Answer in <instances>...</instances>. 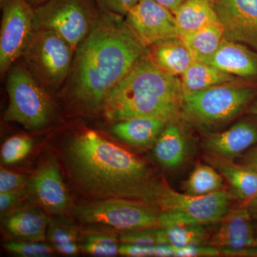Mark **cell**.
I'll return each instance as SVG.
<instances>
[{
    "instance_id": "cell-14",
    "label": "cell",
    "mask_w": 257,
    "mask_h": 257,
    "mask_svg": "<svg viewBox=\"0 0 257 257\" xmlns=\"http://www.w3.org/2000/svg\"><path fill=\"white\" fill-rule=\"evenodd\" d=\"M252 216L246 204L231 209L220 220L208 245L218 249L257 248V235Z\"/></svg>"
},
{
    "instance_id": "cell-40",
    "label": "cell",
    "mask_w": 257,
    "mask_h": 257,
    "mask_svg": "<svg viewBox=\"0 0 257 257\" xmlns=\"http://www.w3.org/2000/svg\"><path fill=\"white\" fill-rule=\"evenodd\" d=\"M247 206L248 209H249L251 214H257V198L251 199L247 203H244Z\"/></svg>"
},
{
    "instance_id": "cell-5",
    "label": "cell",
    "mask_w": 257,
    "mask_h": 257,
    "mask_svg": "<svg viewBox=\"0 0 257 257\" xmlns=\"http://www.w3.org/2000/svg\"><path fill=\"white\" fill-rule=\"evenodd\" d=\"M8 72L9 104L4 114L5 121L18 122L31 130L46 126L53 106L45 88L22 62L16 61Z\"/></svg>"
},
{
    "instance_id": "cell-22",
    "label": "cell",
    "mask_w": 257,
    "mask_h": 257,
    "mask_svg": "<svg viewBox=\"0 0 257 257\" xmlns=\"http://www.w3.org/2000/svg\"><path fill=\"white\" fill-rule=\"evenodd\" d=\"M174 15L180 37L219 22L212 0H187Z\"/></svg>"
},
{
    "instance_id": "cell-3",
    "label": "cell",
    "mask_w": 257,
    "mask_h": 257,
    "mask_svg": "<svg viewBox=\"0 0 257 257\" xmlns=\"http://www.w3.org/2000/svg\"><path fill=\"white\" fill-rule=\"evenodd\" d=\"M181 79L161 70L147 52L106 97L102 110L111 121L156 116L175 121L182 113Z\"/></svg>"
},
{
    "instance_id": "cell-37",
    "label": "cell",
    "mask_w": 257,
    "mask_h": 257,
    "mask_svg": "<svg viewBox=\"0 0 257 257\" xmlns=\"http://www.w3.org/2000/svg\"><path fill=\"white\" fill-rule=\"evenodd\" d=\"M221 255L225 256H256L257 248H242V249H219Z\"/></svg>"
},
{
    "instance_id": "cell-10",
    "label": "cell",
    "mask_w": 257,
    "mask_h": 257,
    "mask_svg": "<svg viewBox=\"0 0 257 257\" xmlns=\"http://www.w3.org/2000/svg\"><path fill=\"white\" fill-rule=\"evenodd\" d=\"M2 9L0 71L3 75L23 56L35 30L34 8L28 0H8Z\"/></svg>"
},
{
    "instance_id": "cell-31",
    "label": "cell",
    "mask_w": 257,
    "mask_h": 257,
    "mask_svg": "<svg viewBox=\"0 0 257 257\" xmlns=\"http://www.w3.org/2000/svg\"><path fill=\"white\" fill-rule=\"evenodd\" d=\"M4 247L15 256L22 257L51 256L55 252L52 245L42 241H9L5 243Z\"/></svg>"
},
{
    "instance_id": "cell-32",
    "label": "cell",
    "mask_w": 257,
    "mask_h": 257,
    "mask_svg": "<svg viewBox=\"0 0 257 257\" xmlns=\"http://www.w3.org/2000/svg\"><path fill=\"white\" fill-rule=\"evenodd\" d=\"M140 0H94L102 12L125 18Z\"/></svg>"
},
{
    "instance_id": "cell-42",
    "label": "cell",
    "mask_w": 257,
    "mask_h": 257,
    "mask_svg": "<svg viewBox=\"0 0 257 257\" xmlns=\"http://www.w3.org/2000/svg\"><path fill=\"white\" fill-rule=\"evenodd\" d=\"M28 1L33 8H35V7L45 3V2L48 1V0H28Z\"/></svg>"
},
{
    "instance_id": "cell-2",
    "label": "cell",
    "mask_w": 257,
    "mask_h": 257,
    "mask_svg": "<svg viewBox=\"0 0 257 257\" xmlns=\"http://www.w3.org/2000/svg\"><path fill=\"white\" fill-rule=\"evenodd\" d=\"M64 162L76 186L98 200L145 202L158 178L141 159L93 131L71 140L64 152Z\"/></svg>"
},
{
    "instance_id": "cell-12",
    "label": "cell",
    "mask_w": 257,
    "mask_h": 257,
    "mask_svg": "<svg viewBox=\"0 0 257 257\" xmlns=\"http://www.w3.org/2000/svg\"><path fill=\"white\" fill-rule=\"evenodd\" d=\"M214 8L225 40L257 50V0H218Z\"/></svg>"
},
{
    "instance_id": "cell-24",
    "label": "cell",
    "mask_w": 257,
    "mask_h": 257,
    "mask_svg": "<svg viewBox=\"0 0 257 257\" xmlns=\"http://www.w3.org/2000/svg\"><path fill=\"white\" fill-rule=\"evenodd\" d=\"M180 38L195 61L205 62L215 53L224 41V29L218 22L181 36Z\"/></svg>"
},
{
    "instance_id": "cell-15",
    "label": "cell",
    "mask_w": 257,
    "mask_h": 257,
    "mask_svg": "<svg viewBox=\"0 0 257 257\" xmlns=\"http://www.w3.org/2000/svg\"><path fill=\"white\" fill-rule=\"evenodd\" d=\"M257 144V123L241 119L228 130L211 134L205 139L204 147L209 156L232 161Z\"/></svg>"
},
{
    "instance_id": "cell-45",
    "label": "cell",
    "mask_w": 257,
    "mask_h": 257,
    "mask_svg": "<svg viewBox=\"0 0 257 257\" xmlns=\"http://www.w3.org/2000/svg\"><path fill=\"white\" fill-rule=\"evenodd\" d=\"M249 166H251V167H253V168H254L255 170H256L257 171V166H251V165H249ZM255 198H257V194H256V195L255 196V197L253 198V199H255Z\"/></svg>"
},
{
    "instance_id": "cell-8",
    "label": "cell",
    "mask_w": 257,
    "mask_h": 257,
    "mask_svg": "<svg viewBox=\"0 0 257 257\" xmlns=\"http://www.w3.org/2000/svg\"><path fill=\"white\" fill-rule=\"evenodd\" d=\"M161 213L152 204L125 199H101L74 209L76 216L84 222L109 225L124 231L160 227Z\"/></svg>"
},
{
    "instance_id": "cell-7",
    "label": "cell",
    "mask_w": 257,
    "mask_h": 257,
    "mask_svg": "<svg viewBox=\"0 0 257 257\" xmlns=\"http://www.w3.org/2000/svg\"><path fill=\"white\" fill-rule=\"evenodd\" d=\"M75 52L60 35L35 30L23 56L32 75L44 87H57L69 75Z\"/></svg>"
},
{
    "instance_id": "cell-11",
    "label": "cell",
    "mask_w": 257,
    "mask_h": 257,
    "mask_svg": "<svg viewBox=\"0 0 257 257\" xmlns=\"http://www.w3.org/2000/svg\"><path fill=\"white\" fill-rule=\"evenodd\" d=\"M124 20L146 48L180 37L175 15L155 0H140L128 12Z\"/></svg>"
},
{
    "instance_id": "cell-26",
    "label": "cell",
    "mask_w": 257,
    "mask_h": 257,
    "mask_svg": "<svg viewBox=\"0 0 257 257\" xmlns=\"http://www.w3.org/2000/svg\"><path fill=\"white\" fill-rule=\"evenodd\" d=\"M165 231L169 245L175 248L208 244L204 224L182 223L162 228Z\"/></svg>"
},
{
    "instance_id": "cell-4",
    "label": "cell",
    "mask_w": 257,
    "mask_h": 257,
    "mask_svg": "<svg viewBox=\"0 0 257 257\" xmlns=\"http://www.w3.org/2000/svg\"><path fill=\"white\" fill-rule=\"evenodd\" d=\"M256 94V88L224 83L183 95L182 113L203 127L220 125L237 116Z\"/></svg>"
},
{
    "instance_id": "cell-38",
    "label": "cell",
    "mask_w": 257,
    "mask_h": 257,
    "mask_svg": "<svg viewBox=\"0 0 257 257\" xmlns=\"http://www.w3.org/2000/svg\"><path fill=\"white\" fill-rule=\"evenodd\" d=\"M155 1L168 10L172 14H175L179 7L184 4L187 0H155Z\"/></svg>"
},
{
    "instance_id": "cell-30",
    "label": "cell",
    "mask_w": 257,
    "mask_h": 257,
    "mask_svg": "<svg viewBox=\"0 0 257 257\" xmlns=\"http://www.w3.org/2000/svg\"><path fill=\"white\" fill-rule=\"evenodd\" d=\"M33 147L31 138L25 135H16L8 139L1 150V161L5 165H13L28 156Z\"/></svg>"
},
{
    "instance_id": "cell-29",
    "label": "cell",
    "mask_w": 257,
    "mask_h": 257,
    "mask_svg": "<svg viewBox=\"0 0 257 257\" xmlns=\"http://www.w3.org/2000/svg\"><path fill=\"white\" fill-rule=\"evenodd\" d=\"M120 241L139 246L169 245L165 230L162 228H149L127 230L120 236Z\"/></svg>"
},
{
    "instance_id": "cell-33",
    "label": "cell",
    "mask_w": 257,
    "mask_h": 257,
    "mask_svg": "<svg viewBox=\"0 0 257 257\" xmlns=\"http://www.w3.org/2000/svg\"><path fill=\"white\" fill-rule=\"evenodd\" d=\"M27 185H28V182L25 176L2 169L0 172V193L19 190Z\"/></svg>"
},
{
    "instance_id": "cell-39",
    "label": "cell",
    "mask_w": 257,
    "mask_h": 257,
    "mask_svg": "<svg viewBox=\"0 0 257 257\" xmlns=\"http://www.w3.org/2000/svg\"><path fill=\"white\" fill-rule=\"evenodd\" d=\"M244 165L257 166V146L243 156Z\"/></svg>"
},
{
    "instance_id": "cell-41",
    "label": "cell",
    "mask_w": 257,
    "mask_h": 257,
    "mask_svg": "<svg viewBox=\"0 0 257 257\" xmlns=\"http://www.w3.org/2000/svg\"><path fill=\"white\" fill-rule=\"evenodd\" d=\"M248 112L257 116V100L252 103L250 107L248 108Z\"/></svg>"
},
{
    "instance_id": "cell-20",
    "label": "cell",
    "mask_w": 257,
    "mask_h": 257,
    "mask_svg": "<svg viewBox=\"0 0 257 257\" xmlns=\"http://www.w3.org/2000/svg\"><path fill=\"white\" fill-rule=\"evenodd\" d=\"M188 153V145L182 128L175 121L167 124L155 143L154 155L164 167L174 169L182 165Z\"/></svg>"
},
{
    "instance_id": "cell-44",
    "label": "cell",
    "mask_w": 257,
    "mask_h": 257,
    "mask_svg": "<svg viewBox=\"0 0 257 257\" xmlns=\"http://www.w3.org/2000/svg\"><path fill=\"white\" fill-rule=\"evenodd\" d=\"M8 1V0H0V5H1V8L5 4V3Z\"/></svg>"
},
{
    "instance_id": "cell-36",
    "label": "cell",
    "mask_w": 257,
    "mask_h": 257,
    "mask_svg": "<svg viewBox=\"0 0 257 257\" xmlns=\"http://www.w3.org/2000/svg\"><path fill=\"white\" fill-rule=\"evenodd\" d=\"M24 189L0 193V211L2 214L13 207L23 197Z\"/></svg>"
},
{
    "instance_id": "cell-16",
    "label": "cell",
    "mask_w": 257,
    "mask_h": 257,
    "mask_svg": "<svg viewBox=\"0 0 257 257\" xmlns=\"http://www.w3.org/2000/svg\"><path fill=\"white\" fill-rule=\"evenodd\" d=\"M204 63L235 77H257V54L239 42L224 39L215 53Z\"/></svg>"
},
{
    "instance_id": "cell-1",
    "label": "cell",
    "mask_w": 257,
    "mask_h": 257,
    "mask_svg": "<svg viewBox=\"0 0 257 257\" xmlns=\"http://www.w3.org/2000/svg\"><path fill=\"white\" fill-rule=\"evenodd\" d=\"M147 52L124 18L101 11L74 54L67 86L69 99L83 111L102 110L111 91Z\"/></svg>"
},
{
    "instance_id": "cell-35",
    "label": "cell",
    "mask_w": 257,
    "mask_h": 257,
    "mask_svg": "<svg viewBox=\"0 0 257 257\" xmlns=\"http://www.w3.org/2000/svg\"><path fill=\"white\" fill-rule=\"evenodd\" d=\"M119 254L124 256H155V246H139L122 243L119 246Z\"/></svg>"
},
{
    "instance_id": "cell-23",
    "label": "cell",
    "mask_w": 257,
    "mask_h": 257,
    "mask_svg": "<svg viewBox=\"0 0 257 257\" xmlns=\"http://www.w3.org/2000/svg\"><path fill=\"white\" fill-rule=\"evenodd\" d=\"M236 77L204 62L194 61L182 75L183 95L224 83L234 82Z\"/></svg>"
},
{
    "instance_id": "cell-21",
    "label": "cell",
    "mask_w": 257,
    "mask_h": 257,
    "mask_svg": "<svg viewBox=\"0 0 257 257\" xmlns=\"http://www.w3.org/2000/svg\"><path fill=\"white\" fill-rule=\"evenodd\" d=\"M47 216L36 209L15 211L5 219V229L17 239L26 241H43L48 224Z\"/></svg>"
},
{
    "instance_id": "cell-34",
    "label": "cell",
    "mask_w": 257,
    "mask_h": 257,
    "mask_svg": "<svg viewBox=\"0 0 257 257\" xmlns=\"http://www.w3.org/2000/svg\"><path fill=\"white\" fill-rule=\"evenodd\" d=\"M175 248V256L195 257V256H219L220 251L217 248L210 245H199V246H188L184 247Z\"/></svg>"
},
{
    "instance_id": "cell-18",
    "label": "cell",
    "mask_w": 257,
    "mask_h": 257,
    "mask_svg": "<svg viewBox=\"0 0 257 257\" xmlns=\"http://www.w3.org/2000/svg\"><path fill=\"white\" fill-rule=\"evenodd\" d=\"M207 161L226 179L234 197L247 203L256 195L257 171L253 167L211 156L207 157Z\"/></svg>"
},
{
    "instance_id": "cell-28",
    "label": "cell",
    "mask_w": 257,
    "mask_h": 257,
    "mask_svg": "<svg viewBox=\"0 0 257 257\" xmlns=\"http://www.w3.org/2000/svg\"><path fill=\"white\" fill-rule=\"evenodd\" d=\"M119 246L114 235L94 234L87 236L79 248L93 256H115L119 253Z\"/></svg>"
},
{
    "instance_id": "cell-13",
    "label": "cell",
    "mask_w": 257,
    "mask_h": 257,
    "mask_svg": "<svg viewBox=\"0 0 257 257\" xmlns=\"http://www.w3.org/2000/svg\"><path fill=\"white\" fill-rule=\"evenodd\" d=\"M28 187L37 203L50 214H63L68 209L69 197L59 166L48 157L40 164Z\"/></svg>"
},
{
    "instance_id": "cell-27",
    "label": "cell",
    "mask_w": 257,
    "mask_h": 257,
    "mask_svg": "<svg viewBox=\"0 0 257 257\" xmlns=\"http://www.w3.org/2000/svg\"><path fill=\"white\" fill-rule=\"evenodd\" d=\"M48 228V239L57 252L67 256H76L79 246L77 243V234L71 227L50 221Z\"/></svg>"
},
{
    "instance_id": "cell-19",
    "label": "cell",
    "mask_w": 257,
    "mask_h": 257,
    "mask_svg": "<svg viewBox=\"0 0 257 257\" xmlns=\"http://www.w3.org/2000/svg\"><path fill=\"white\" fill-rule=\"evenodd\" d=\"M169 122L156 116H137L117 121L111 131L125 143L144 146L156 141Z\"/></svg>"
},
{
    "instance_id": "cell-17",
    "label": "cell",
    "mask_w": 257,
    "mask_h": 257,
    "mask_svg": "<svg viewBox=\"0 0 257 257\" xmlns=\"http://www.w3.org/2000/svg\"><path fill=\"white\" fill-rule=\"evenodd\" d=\"M147 55L161 70L175 77L182 76L195 61L180 37L147 47Z\"/></svg>"
},
{
    "instance_id": "cell-43",
    "label": "cell",
    "mask_w": 257,
    "mask_h": 257,
    "mask_svg": "<svg viewBox=\"0 0 257 257\" xmlns=\"http://www.w3.org/2000/svg\"><path fill=\"white\" fill-rule=\"evenodd\" d=\"M251 216H252L253 219H256L257 220V214H251ZM253 226H254L255 230H256L257 233V221L256 223H253Z\"/></svg>"
},
{
    "instance_id": "cell-46",
    "label": "cell",
    "mask_w": 257,
    "mask_h": 257,
    "mask_svg": "<svg viewBox=\"0 0 257 257\" xmlns=\"http://www.w3.org/2000/svg\"><path fill=\"white\" fill-rule=\"evenodd\" d=\"M213 2H214V3H216V2H217L218 0H212Z\"/></svg>"
},
{
    "instance_id": "cell-6",
    "label": "cell",
    "mask_w": 257,
    "mask_h": 257,
    "mask_svg": "<svg viewBox=\"0 0 257 257\" xmlns=\"http://www.w3.org/2000/svg\"><path fill=\"white\" fill-rule=\"evenodd\" d=\"M100 12L94 0H48L34 8L35 30L56 32L76 52L95 26Z\"/></svg>"
},
{
    "instance_id": "cell-25",
    "label": "cell",
    "mask_w": 257,
    "mask_h": 257,
    "mask_svg": "<svg viewBox=\"0 0 257 257\" xmlns=\"http://www.w3.org/2000/svg\"><path fill=\"white\" fill-rule=\"evenodd\" d=\"M224 177L213 167L199 164L183 183L185 194L193 197L207 195L222 190Z\"/></svg>"
},
{
    "instance_id": "cell-9",
    "label": "cell",
    "mask_w": 257,
    "mask_h": 257,
    "mask_svg": "<svg viewBox=\"0 0 257 257\" xmlns=\"http://www.w3.org/2000/svg\"><path fill=\"white\" fill-rule=\"evenodd\" d=\"M232 196L231 193L221 190L193 197L176 192L160 178L152 194L151 204L162 211L184 214L205 225L220 221L229 210Z\"/></svg>"
}]
</instances>
